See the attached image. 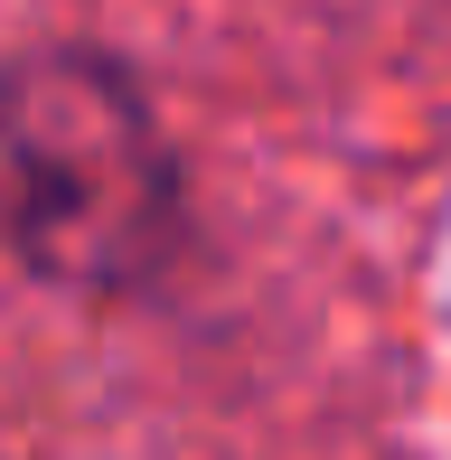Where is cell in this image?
Here are the masks:
<instances>
[{"mask_svg":"<svg viewBox=\"0 0 451 460\" xmlns=\"http://www.w3.org/2000/svg\"><path fill=\"white\" fill-rule=\"evenodd\" d=\"M0 235L75 291H132L179 235V179L151 103L104 57H19L0 75Z\"/></svg>","mask_w":451,"mask_h":460,"instance_id":"cell-1","label":"cell"}]
</instances>
